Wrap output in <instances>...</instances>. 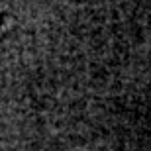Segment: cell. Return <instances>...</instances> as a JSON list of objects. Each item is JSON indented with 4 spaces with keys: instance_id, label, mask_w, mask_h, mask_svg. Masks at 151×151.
<instances>
[{
    "instance_id": "6da1fadb",
    "label": "cell",
    "mask_w": 151,
    "mask_h": 151,
    "mask_svg": "<svg viewBox=\"0 0 151 151\" xmlns=\"http://www.w3.org/2000/svg\"><path fill=\"white\" fill-rule=\"evenodd\" d=\"M0 18H2V10H0Z\"/></svg>"
}]
</instances>
